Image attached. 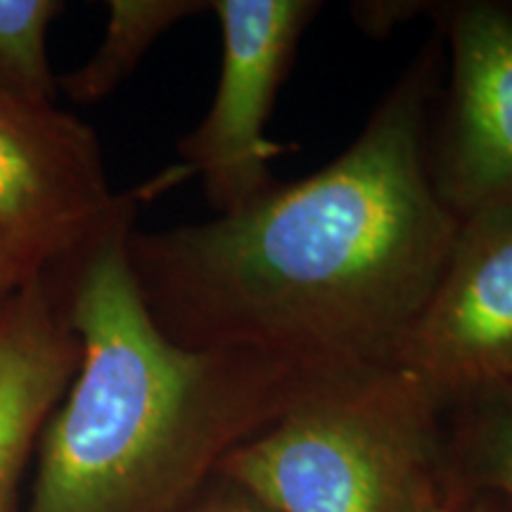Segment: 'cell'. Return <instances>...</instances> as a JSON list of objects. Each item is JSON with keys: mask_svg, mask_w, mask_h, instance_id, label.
Returning <instances> with one entry per match:
<instances>
[{"mask_svg": "<svg viewBox=\"0 0 512 512\" xmlns=\"http://www.w3.org/2000/svg\"><path fill=\"white\" fill-rule=\"evenodd\" d=\"M439 86L430 41L316 174L235 214L133 228L128 266L159 332L318 370L396 363L458 233L427 169Z\"/></svg>", "mask_w": 512, "mask_h": 512, "instance_id": "1", "label": "cell"}, {"mask_svg": "<svg viewBox=\"0 0 512 512\" xmlns=\"http://www.w3.org/2000/svg\"><path fill=\"white\" fill-rule=\"evenodd\" d=\"M126 226L60 283L81 361L38 441L24 512H181L230 451L339 370L247 349H185L140 297Z\"/></svg>", "mask_w": 512, "mask_h": 512, "instance_id": "2", "label": "cell"}, {"mask_svg": "<svg viewBox=\"0 0 512 512\" xmlns=\"http://www.w3.org/2000/svg\"><path fill=\"white\" fill-rule=\"evenodd\" d=\"M441 396L399 363L339 370L219 467L273 512H413L439 475Z\"/></svg>", "mask_w": 512, "mask_h": 512, "instance_id": "3", "label": "cell"}, {"mask_svg": "<svg viewBox=\"0 0 512 512\" xmlns=\"http://www.w3.org/2000/svg\"><path fill=\"white\" fill-rule=\"evenodd\" d=\"M140 192H114L98 133L55 100L0 88V264L17 285L62 280L136 226Z\"/></svg>", "mask_w": 512, "mask_h": 512, "instance_id": "4", "label": "cell"}, {"mask_svg": "<svg viewBox=\"0 0 512 512\" xmlns=\"http://www.w3.org/2000/svg\"><path fill=\"white\" fill-rule=\"evenodd\" d=\"M318 0H214L221 27V74L209 112L178 155L202 181L214 214H235L280 185L273 164L287 147L266 136L275 98L290 74Z\"/></svg>", "mask_w": 512, "mask_h": 512, "instance_id": "5", "label": "cell"}, {"mask_svg": "<svg viewBox=\"0 0 512 512\" xmlns=\"http://www.w3.org/2000/svg\"><path fill=\"white\" fill-rule=\"evenodd\" d=\"M448 50L427 169L437 200L460 223L512 207V3L434 5Z\"/></svg>", "mask_w": 512, "mask_h": 512, "instance_id": "6", "label": "cell"}, {"mask_svg": "<svg viewBox=\"0 0 512 512\" xmlns=\"http://www.w3.org/2000/svg\"><path fill=\"white\" fill-rule=\"evenodd\" d=\"M396 363L437 392L512 377V207L460 223Z\"/></svg>", "mask_w": 512, "mask_h": 512, "instance_id": "7", "label": "cell"}, {"mask_svg": "<svg viewBox=\"0 0 512 512\" xmlns=\"http://www.w3.org/2000/svg\"><path fill=\"white\" fill-rule=\"evenodd\" d=\"M81 361L60 285L38 278L0 304V512H19V484Z\"/></svg>", "mask_w": 512, "mask_h": 512, "instance_id": "8", "label": "cell"}, {"mask_svg": "<svg viewBox=\"0 0 512 512\" xmlns=\"http://www.w3.org/2000/svg\"><path fill=\"white\" fill-rule=\"evenodd\" d=\"M439 482L512 501V377L472 382L441 408Z\"/></svg>", "mask_w": 512, "mask_h": 512, "instance_id": "9", "label": "cell"}, {"mask_svg": "<svg viewBox=\"0 0 512 512\" xmlns=\"http://www.w3.org/2000/svg\"><path fill=\"white\" fill-rule=\"evenodd\" d=\"M211 10L202 0H110L100 46L81 67L57 76V93L91 105L105 100L136 72L140 60L171 27L197 12Z\"/></svg>", "mask_w": 512, "mask_h": 512, "instance_id": "10", "label": "cell"}, {"mask_svg": "<svg viewBox=\"0 0 512 512\" xmlns=\"http://www.w3.org/2000/svg\"><path fill=\"white\" fill-rule=\"evenodd\" d=\"M60 0H0V88L19 98L55 100L57 76L48 62V27Z\"/></svg>", "mask_w": 512, "mask_h": 512, "instance_id": "11", "label": "cell"}, {"mask_svg": "<svg viewBox=\"0 0 512 512\" xmlns=\"http://www.w3.org/2000/svg\"><path fill=\"white\" fill-rule=\"evenodd\" d=\"M413 512H512V501L494 494H458L439 482V475L420 491Z\"/></svg>", "mask_w": 512, "mask_h": 512, "instance_id": "12", "label": "cell"}, {"mask_svg": "<svg viewBox=\"0 0 512 512\" xmlns=\"http://www.w3.org/2000/svg\"><path fill=\"white\" fill-rule=\"evenodd\" d=\"M181 512H273L259 503L240 486L226 482V479L216 477L200 496L190 505H185Z\"/></svg>", "mask_w": 512, "mask_h": 512, "instance_id": "13", "label": "cell"}, {"mask_svg": "<svg viewBox=\"0 0 512 512\" xmlns=\"http://www.w3.org/2000/svg\"><path fill=\"white\" fill-rule=\"evenodd\" d=\"M430 8L427 3H356L354 5V17L358 27L368 34H380L384 36L387 31H392L396 24L406 22L413 15H420Z\"/></svg>", "mask_w": 512, "mask_h": 512, "instance_id": "14", "label": "cell"}, {"mask_svg": "<svg viewBox=\"0 0 512 512\" xmlns=\"http://www.w3.org/2000/svg\"><path fill=\"white\" fill-rule=\"evenodd\" d=\"M17 287L19 285L15 283V278H12V275L8 273V268L0 264V304H3L5 299H8L10 294L17 290Z\"/></svg>", "mask_w": 512, "mask_h": 512, "instance_id": "15", "label": "cell"}]
</instances>
